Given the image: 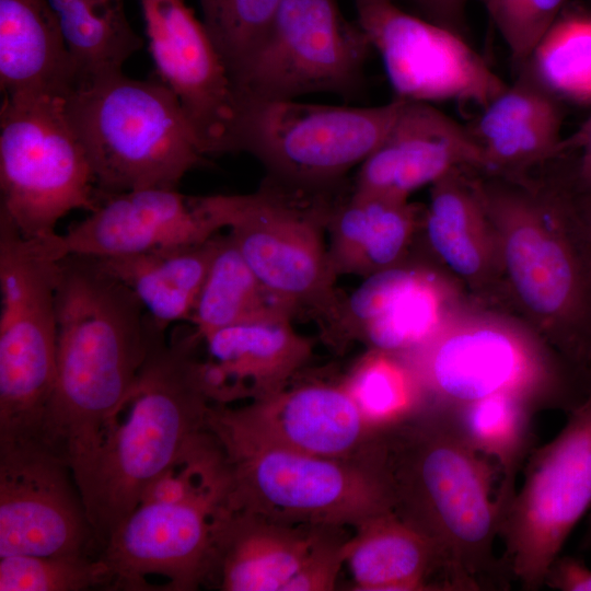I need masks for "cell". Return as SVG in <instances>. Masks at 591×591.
Wrapping results in <instances>:
<instances>
[{
    "label": "cell",
    "mask_w": 591,
    "mask_h": 591,
    "mask_svg": "<svg viewBox=\"0 0 591 591\" xmlns=\"http://www.w3.org/2000/svg\"><path fill=\"white\" fill-rule=\"evenodd\" d=\"M56 303V378L40 444L72 468L130 393L166 328L89 256L62 259Z\"/></svg>",
    "instance_id": "3"
},
{
    "label": "cell",
    "mask_w": 591,
    "mask_h": 591,
    "mask_svg": "<svg viewBox=\"0 0 591 591\" xmlns=\"http://www.w3.org/2000/svg\"><path fill=\"white\" fill-rule=\"evenodd\" d=\"M468 302L437 263H403L363 278L324 331L337 349L360 341L368 349L406 357L430 341Z\"/></svg>",
    "instance_id": "17"
},
{
    "label": "cell",
    "mask_w": 591,
    "mask_h": 591,
    "mask_svg": "<svg viewBox=\"0 0 591 591\" xmlns=\"http://www.w3.org/2000/svg\"><path fill=\"white\" fill-rule=\"evenodd\" d=\"M207 427L222 451L278 448L355 459L374 428L341 383L308 382L232 407L212 404Z\"/></svg>",
    "instance_id": "15"
},
{
    "label": "cell",
    "mask_w": 591,
    "mask_h": 591,
    "mask_svg": "<svg viewBox=\"0 0 591 591\" xmlns=\"http://www.w3.org/2000/svg\"><path fill=\"white\" fill-rule=\"evenodd\" d=\"M113 586L114 573L102 556L0 557V591L113 590Z\"/></svg>",
    "instance_id": "35"
},
{
    "label": "cell",
    "mask_w": 591,
    "mask_h": 591,
    "mask_svg": "<svg viewBox=\"0 0 591 591\" xmlns=\"http://www.w3.org/2000/svg\"><path fill=\"white\" fill-rule=\"evenodd\" d=\"M573 193L577 211L591 254V194L581 193L575 187Z\"/></svg>",
    "instance_id": "42"
},
{
    "label": "cell",
    "mask_w": 591,
    "mask_h": 591,
    "mask_svg": "<svg viewBox=\"0 0 591 591\" xmlns=\"http://www.w3.org/2000/svg\"><path fill=\"white\" fill-rule=\"evenodd\" d=\"M219 231L200 196L151 187L103 194L62 236L70 254L106 258L199 244Z\"/></svg>",
    "instance_id": "20"
},
{
    "label": "cell",
    "mask_w": 591,
    "mask_h": 591,
    "mask_svg": "<svg viewBox=\"0 0 591 591\" xmlns=\"http://www.w3.org/2000/svg\"><path fill=\"white\" fill-rule=\"evenodd\" d=\"M276 313L277 303L251 269L233 239L216 235L210 265L189 323L204 338L219 329Z\"/></svg>",
    "instance_id": "31"
},
{
    "label": "cell",
    "mask_w": 591,
    "mask_h": 591,
    "mask_svg": "<svg viewBox=\"0 0 591 591\" xmlns=\"http://www.w3.org/2000/svg\"><path fill=\"white\" fill-rule=\"evenodd\" d=\"M459 170L485 172L467 127L433 104L402 100L389 131L359 165L352 190L408 200Z\"/></svg>",
    "instance_id": "21"
},
{
    "label": "cell",
    "mask_w": 591,
    "mask_h": 591,
    "mask_svg": "<svg viewBox=\"0 0 591 591\" xmlns=\"http://www.w3.org/2000/svg\"><path fill=\"white\" fill-rule=\"evenodd\" d=\"M412 1L424 12L426 19L462 34L464 7L467 0Z\"/></svg>",
    "instance_id": "41"
},
{
    "label": "cell",
    "mask_w": 591,
    "mask_h": 591,
    "mask_svg": "<svg viewBox=\"0 0 591 591\" xmlns=\"http://www.w3.org/2000/svg\"><path fill=\"white\" fill-rule=\"evenodd\" d=\"M0 212L27 237L57 233L70 211L102 194L65 108V95L4 94L0 111Z\"/></svg>",
    "instance_id": "9"
},
{
    "label": "cell",
    "mask_w": 591,
    "mask_h": 591,
    "mask_svg": "<svg viewBox=\"0 0 591 591\" xmlns=\"http://www.w3.org/2000/svg\"><path fill=\"white\" fill-rule=\"evenodd\" d=\"M586 525V530L580 541V548L583 551H589L591 549V509L588 512Z\"/></svg>",
    "instance_id": "43"
},
{
    "label": "cell",
    "mask_w": 591,
    "mask_h": 591,
    "mask_svg": "<svg viewBox=\"0 0 591 591\" xmlns=\"http://www.w3.org/2000/svg\"><path fill=\"white\" fill-rule=\"evenodd\" d=\"M564 152L571 155L566 157L573 187L591 194V114L573 136L565 139Z\"/></svg>",
    "instance_id": "39"
},
{
    "label": "cell",
    "mask_w": 591,
    "mask_h": 591,
    "mask_svg": "<svg viewBox=\"0 0 591 591\" xmlns=\"http://www.w3.org/2000/svg\"><path fill=\"white\" fill-rule=\"evenodd\" d=\"M344 530L329 528L324 533L285 591H331L336 588L350 536Z\"/></svg>",
    "instance_id": "38"
},
{
    "label": "cell",
    "mask_w": 591,
    "mask_h": 591,
    "mask_svg": "<svg viewBox=\"0 0 591 591\" xmlns=\"http://www.w3.org/2000/svg\"><path fill=\"white\" fill-rule=\"evenodd\" d=\"M276 313L225 327L202 338L208 358L202 380L213 404L260 399L287 386L312 356V343Z\"/></svg>",
    "instance_id": "24"
},
{
    "label": "cell",
    "mask_w": 591,
    "mask_h": 591,
    "mask_svg": "<svg viewBox=\"0 0 591 591\" xmlns=\"http://www.w3.org/2000/svg\"><path fill=\"white\" fill-rule=\"evenodd\" d=\"M520 69L546 32L565 10L568 0H483Z\"/></svg>",
    "instance_id": "37"
},
{
    "label": "cell",
    "mask_w": 591,
    "mask_h": 591,
    "mask_svg": "<svg viewBox=\"0 0 591 591\" xmlns=\"http://www.w3.org/2000/svg\"><path fill=\"white\" fill-rule=\"evenodd\" d=\"M372 49L336 0H283L254 56L234 78L253 100H298L314 93L355 94Z\"/></svg>",
    "instance_id": "13"
},
{
    "label": "cell",
    "mask_w": 591,
    "mask_h": 591,
    "mask_svg": "<svg viewBox=\"0 0 591 591\" xmlns=\"http://www.w3.org/2000/svg\"><path fill=\"white\" fill-rule=\"evenodd\" d=\"M329 528L297 525L217 507L202 587L221 591H285Z\"/></svg>",
    "instance_id": "23"
},
{
    "label": "cell",
    "mask_w": 591,
    "mask_h": 591,
    "mask_svg": "<svg viewBox=\"0 0 591 591\" xmlns=\"http://www.w3.org/2000/svg\"><path fill=\"white\" fill-rule=\"evenodd\" d=\"M355 7L395 99L484 107L507 86L462 34L413 15L393 0H355Z\"/></svg>",
    "instance_id": "14"
},
{
    "label": "cell",
    "mask_w": 591,
    "mask_h": 591,
    "mask_svg": "<svg viewBox=\"0 0 591 591\" xmlns=\"http://www.w3.org/2000/svg\"><path fill=\"white\" fill-rule=\"evenodd\" d=\"M560 101L524 70L467 127L485 174L524 179L564 152Z\"/></svg>",
    "instance_id": "25"
},
{
    "label": "cell",
    "mask_w": 591,
    "mask_h": 591,
    "mask_svg": "<svg viewBox=\"0 0 591 591\" xmlns=\"http://www.w3.org/2000/svg\"><path fill=\"white\" fill-rule=\"evenodd\" d=\"M444 409L466 442L498 465L497 499L502 519L517 491V477L535 448L533 418L536 412L523 399L509 394H496Z\"/></svg>",
    "instance_id": "30"
},
{
    "label": "cell",
    "mask_w": 591,
    "mask_h": 591,
    "mask_svg": "<svg viewBox=\"0 0 591 591\" xmlns=\"http://www.w3.org/2000/svg\"><path fill=\"white\" fill-rule=\"evenodd\" d=\"M138 1L160 81L177 97L202 152H233L240 97L206 26L184 0Z\"/></svg>",
    "instance_id": "19"
},
{
    "label": "cell",
    "mask_w": 591,
    "mask_h": 591,
    "mask_svg": "<svg viewBox=\"0 0 591 591\" xmlns=\"http://www.w3.org/2000/svg\"><path fill=\"white\" fill-rule=\"evenodd\" d=\"M225 483L177 500L141 502L102 551L114 573L113 590L150 591L151 577L164 578V591L202 587L212 518Z\"/></svg>",
    "instance_id": "18"
},
{
    "label": "cell",
    "mask_w": 591,
    "mask_h": 591,
    "mask_svg": "<svg viewBox=\"0 0 591 591\" xmlns=\"http://www.w3.org/2000/svg\"><path fill=\"white\" fill-rule=\"evenodd\" d=\"M239 97L233 152L250 153L268 177L308 190L338 186L379 146L402 103L359 107Z\"/></svg>",
    "instance_id": "10"
},
{
    "label": "cell",
    "mask_w": 591,
    "mask_h": 591,
    "mask_svg": "<svg viewBox=\"0 0 591 591\" xmlns=\"http://www.w3.org/2000/svg\"><path fill=\"white\" fill-rule=\"evenodd\" d=\"M519 70L560 102L591 105V13L564 10Z\"/></svg>",
    "instance_id": "33"
},
{
    "label": "cell",
    "mask_w": 591,
    "mask_h": 591,
    "mask_svg": "<svg viewBox=\"0 0 591 591\" xmlns=\"http://www.w3.org/2000/svg\"><path fill=\"white\" fill-rule=\"evenodd\" d=\"M345 566L354 590L462 591L442 551L391 511L355 529L346 543Z\"/></svg>",
    "instance_id": "26"
},
{
    "label": "cell",
    "mask_w": 591,
    "mask_h": 591,
    "mask_svg": "<svg viewBox=\"0 0 591 591\" xmlns=\"http://www.w3.org/2000/svg\"><path fill=\"white\" fill-rule=\"evenodd\" d=\"M201 341L194 328L170 339L162 333L130 393L72 466L102 551L153 482L208 430Z\"/></svg>",
    "instance_id": "4"
},
{
    "label": "cell",
    "mask_w": 591,
    "mask_h": 591,
    "mask_svg": "<svg viewBox=\"0 0 591 591\" xmlns=\"http://www.w3.org/2000/svg\"><path fill=\"white\" fill-rule=\"evenodd\" d=\"M62 234L24 236L0 212V443L39 441L54 392Z\"/></svg>",
    "instance_id": "7"
},
{
    "label": "cell",
    "mask_w": 591,
    "mask_h": 591,
    "mask_svg": "<svg viewBox=\"0 0 591 591\" xmlns=\"http://www.w3.org/2000/svg\"><path fill=\"white\" fill-rule=\"evenodd\" d=\"M473 177L498 236L509 313L591 375V254L568 171Z\"/></svg>",
    "instance_id": "2"
},
{
    "label": "cell",
    "mask_w": 591,
    "mask_h": 591,
    "mask_svg": "<svg viewBox=\"0 0 591 591\" xmlns=\"http://www.w3.org/2000/svg\"><path fill=\"white\" fill-rule=\"evenodd\" d=\"M422 212L408 200L351 190L334 200L326 219L333 271L363 278L408 258Z\"/></svg>",
    "instance_id": "27"
},
{
    "label": "cell",
    "mask_w": 591,
    "mask_h": 591,
    "mask_svg": "<svg viewBox=\"0 0 591 591\" xmlns=\"http://www.w3.org/2000/svg\"><path fill=\"white\" fill-rule=\"evenodd\" d=\"M101 557L71 466L39 443L0 445V557Z\"/></svg>",
    "instance_id": "16"
},
{
    "label": "cell",
    "mask_w": 591,
    "mask_h": 591,
    "mask_svg": "<svg viewBox=\"0 0 591 591\" xmlns=\"http://www.w3.org/2000/svg\"><path fill=\"white\" fill-rule=\"evenodd\" d=\"M403 358L417 374L426 403L442 408L509 394L536 413L568 414L591 391V375L568 363L520 318L473 302Z\"/></svg>",
    "instance_id": "5"
},
{
    "label": "cell",
    "mask_w": 591,
    "mask_h": 591,
    "mask_svg": "<svg viewBox=\"0 0 591 591\" xmlns=\"http://www.w3.org/2000/svg\"><path fill=\"white\" fill-rule=\"evenodd\" d=\"M474 172L454 171L430 186L421 228L436 263L473 303L509 313L498 236Z\"/></svg>",
    "instance_id": "22"
},
{
    "label": "cell",
    "mask_w": 591,
    "mask_h": 591,
    "mask_svg": "<svg viewBox=\"0 0 591 591\" xmlns=\"http://www.w3.org/2000/svg\"><path fill=\"white\" fill-rule=\"evenodd\" d=\"M331 190H308L270 177L250 194L200 196L216 227L228 229L270 297L292 314L306 312L323 331L337 313L323 232L334 200Z\"/></svg>",
    "instance_id": "8"
},
{
    "label": "cell",
    "mask_w": 591,
    "mask_h": 591,
    "mask_svg": "<svg viewBox=\"0 0 591 591\" xmlns=\"http://www.w3.org/2000/svg\"><path fill=\"white\" fill-rule=\"evenodd\" d=\"M523 474L498 537L509 579L532 591L544 586L570 533L591 509V391L567 414L556 437L532 450Z\"/></svg>",
    "instance_id": "12"
},
{
    "label": "cell",
    "mask_w": 591,
    "mask_h": 591,
    "mask_svg": "<svg viewBox=\"0 0 591 591\" xmlns=\"http://www.w3.org/2000/svg\"><path fill=\"white\" fill-rule=\"evenodd\" d=\"M77 82L74 63L48 0H0L3 95H66Z\"/></svg>",
    "instance_id": "28"
},
{
    "label": "cell",
    "mask_w": 591,
    "mask_h": 591,
    "mask_svg": "<svg viewBox=\"0 0 591 591\" xmlns=\"http://www.w3.org/2000/svg\"><path fill=\"white\" fill-rule=\"evenodd\" d=\"M343 384L374 429L397 424L426 404L410 364L405 358L384 351L368 349Z\"/></svg>",
    "instance_id": "34"
},
{
    "label": "cell",
    "mask_w": 591,
    "mask_h": 591,
    "mask_svg": "<svg viewBox=\"0 0 591 591\" xmlns=\"http://www.w3.org/2000/svg\"><path fill=\"white\" fill-rule=\"evenodd\" d=\"M216 235L199 244L95 259L129 288L155 322L167 328L172 323L190 321Z\"/></svg>",
    "instance_id": "29"
},
{
    "label": "cell",
    "mask_w": 591,
    "mask_h": 591,
    "mask_svg": "<svg viewBox=\"0 0 591 591\" xmlns=\"http://www.w3.org/2000/svg\"><path fill=\"white\" fill-rule=\"evenodd\" d=\"M361 456L379 476L391 511L442 551L463 591L508 588L494 551L501 522L496 470L448 410L426 403L375 429Z\"/></svg>",
    "instance_id": "1"
},
{
    "label": "cell",
    "mask_w": 591,
    "mask_h": 591,
    "mask_svg": "<svg viewBox=\"0 0 591 591\" xmlns=\"http://www.w3.org/2000/svg\"><path fill=\"white\" fill-rule=\"evenodd\" d=\"M72 58L78 82L121 71L142 46L126 16L108 14L85 0H48Z\"/></svg>",
    "instance_id": "32"
},
{
    "label": "cell",
    "mask_w": 591,
    "mask_h": 591,
    "mask_svg": "<svg viewBox=\"0 0 591 591\" xmlns=\"http://www.w3.org/2000/svg\"><path fill=\"white\" fill-rule=\"evenodd\" d=\"M544 586L561 591H591V568L572 556H558L549 567Z\"/></svg>",
    "instance_id": "40"
},
{
    "label": "cell",
    "mask_w": 591,
    "mask_h": 591,
    "mask_svg": "<svg viewBox=\"0 0 591 591\" xmlns=\"http://www.w3.org/2000/svg\"><path fill=\"white\" fill-rule=\"evenodd\" d=\"M283 0H199L206 26L232 79L265 39Z\"/></svg>",
    "instance_id": "36"
},
{
    "label": "cell",
    "mask_w": 591,
    "mask_h": 591,
    "mask_svg": "<svg viewBox=\"0 0 591 591\" xmlns=\"http://www.w3.org/2000/svg\"><path fill=\"white\" fill-rule=\"evenodd\" d=\"M222 452L229 508L289 524L354 529L391 511L362 456L329 459L278 448Z\"/></svg>",
    "instance_id": "11"
},
{
    "label": "cell",
    "mask_w": 591,
    "mask_h": 591,
    "mask_svg": "<svg viewBox=\"0 0 591 591\" xmlns=\"http://www.w3.org/2000/svg\"><path fill=\"white\" fill-rule=\"evenodd\" d=\"M65 108L101 194L177 188L205 158L175 94L123 71L77 83Z\"/></svg>",
    "instance_id": "6"
}]
</instances>
